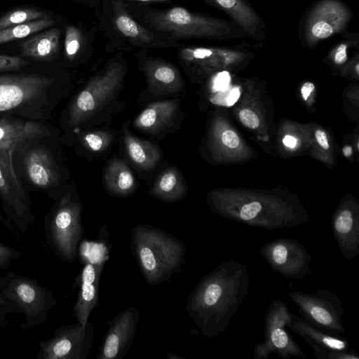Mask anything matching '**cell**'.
Instances as JSON below:
<instances>
[{"label": "cell", "mask_w": 359, "mask_h": 359, "mask_svg": "<svg viewBox=\"0 0 359 359\" xmlns=\"http://www.w3.org/2000/svg\"><path fill=\"white\" fill-rule=\"evenodd\" d=\"M249 284L247 266L234 259L222 262L201 278L185 308L203 337H216L229 328L248 294Z\"/></svg>", "instance_id": "obj_1"}, {"label": "cell", "mask_w": 359, "mask_h": 359, "mask_svg": "<svg viewBox=\"0 0 359 359\" xmlns=\"http://www.w3.org/2000/svg\"><path fill=\"white\" fill-rule=\"evenodd\" d=\"M240 119L247 127L255 129L259 125V120L257 115L252 110L244 109L240 112Z\"/></svg>", "instance_id": "obj_35"}, {"label": "cell", "mask_w": 359, "mask_h": 359, "mask_svg": "<svg viewBox=\"0 0 359 359\" xmlns=\"http://www.w3.org/2000/svg\"><path fill=\"white\" fill-rule=\"evenodd\" d=\"M358 67H359L358 64H356V65H355V71H356V73H357L358 74V72H358V70H359V69H358Z\"/></svg>", "instance_id": "obj_45"}, {"label": "cell", "mask_w": 359, "mask_h": 359, "mask_svg": "<svg viewBox=\"0 0 359 359\" xmlns=\"http://www.w3.org/2000/svg\"><path fill=\"white\" fill-rule=\"evenodd\" d=\"M315 86L311 82H306L303 84L301 88V93L302 97L304 100H306L310 96L311 93L314 90Z\"/></svg>", "instance_id": "obj_40"}, {"label": "cell", "mask_w": 359, "mask_h": 359, "mask_svg": "<svg viewBox=\"0 0 359 359\" xmlns=\"http://www.w3.org/2000/svg\"><path fill=\"white\" fill-rule=\"evenodd\" d=\"M156 30L177 38H219L227 33L226 22L208 18L176 6L147 17Z\"/></svg>", "instance_id": "obj_6"}, {"label": "cell", "mask_w": 359, "mask_h": 359, "mask_svg": "<svg viewBox=\"0 0 359 359\" xmlns=\"http://www.w3.org/2000/svg\"><path fill=\"white\" fill-rule=\"evenodd\" d=\"M259 252L270 268L285 278L301 280L311 274V255L296 239L281 238L269 241Z\"/></svg>", "instance_id": "obj_11"}, {"label": "cell", "mask_w": 359, "mask_h": 359, "mask_svg": "<svg viewBox=\"0 0 359 359\" xmlns=\"http://www.w3.org/2000/svg\"><path fill=\"white\" fill-rule=\"evenodd\" d=\"M343 153L345 156H350L352 154V148L350 146L344 147L343 149Z\"/></svg>", "instance_id": "obj_43"}, {"label": "cell", "mask_w": 359, "mask_h": 359, "mask_svg": "<svg viewBox=\"0 0 359 359\" xmlns=\"http://www.w3.org/2000/svg\"><path fill=\"white\" fill-rule=\"evenodd\" d=\"M82 43L80 31L75 27L69 25L65 29V50L69 59H73L79 53Z\"/></svg>", "instance_id": "obj_31"}, {"label": "cell", "mask_w": 359, "mask_h": 359, "mask_svg": "<svg viewBox=\"0 0 359 359\" xmlns=\"http://www.w3.org/2000/svg\"><path fill=\"white\" fill-rule=\"evenodd\" d=\"M175 101H161L150 104L135 118V128L149 133L162 130L172 121L177 111Z\"/></svg>", "instance_id": "obj_20"}, {"label": "cell", "mask_w": 359, "mask_h": 359, "mask_svg": "<svg viewBox=\"0 0 359 359\" xmlns=\"http://www.w3.org/2000/svg\"><path fill=\"white\" fill-rule=\"evenodd\" d=\"M228 13L248 33L255 34L259 18L254 11L242 0H206Z\"/></svg>", "instance_id": "obj_26"}, {"label": "cell", "mask_w": 359, "mask_h": 359, "mask_svg": "<svg viewBox=\"0 0 359 359\" xmlns=\"http://www.w3.org/2000/svg\"><path fill=\"white\" fill-rule=\"evenodd\" d=\"M288 327L305 341L318 359L359 358L354 351L348 349V341L341 335L321 330L294 313H291Z\"/></svg>", "instance_id": "obj_13"}, {"label": "cell", "mask_w": 359, "mask_h": 359, "mask_svg": "<svg viewBox=\"0 0 359 359\" xmlns=\"http://www.w3.org/2000/svg\"><path fill=\"white\" fill-rule=\"evenodd\" d=\"M82 205L68 194L63 196L47 214L43 229L46 243L61 260L72 264L78 257L84 229Z\"/></svg>", "instance_id": "obj_3"}, {"label": "cell", "mask_w": 359, "mask_h": 359, "mask_svg": "<svg viewBox=\"0 0 359 359\" xmlns=\"http://www.w3.org/2000/svg\"><path fill=\"white\" fill-rule=\"evenodd\" d=\"M128 1H141V2H165L169 0H128Z\"/></svg>", "instance_id": "obj_44"}, {"label": "cell", "mask_w": 359, "mask_h": 359, "mask_svg": "<svg viewBox=\"0 0 359 359\" xmlns=\"http://www.w3.org/2000/svg\"><path fill=\"white\" fill-rule=\"evenodd\" d=\"M111 4L114 25L120 33L137 46L155 42L156 39L153 33L132 18L121 0H111Z\"/></svg>", "instance_id": "obj_22"}, {"label": "cell", "mask_w": 359, "mask_h": 359, "mask_svg": "<svg viewBox=\"0 0 359 359\" xmlns=\"http://www.w3.org/2000/svg\"><path fill=\"white\" fill-rule=\"evenodd\" d=\"M22 253L0 242V269H8L13 261L18 259Z\"/></svg>", "instance_id": "obj_32"}, {"label": "cell", "mask_w": 359, "mask_h": 359, "mask_svg": "<svg viewBox=\"0 0 359 359\" xmlns=\"http://www.w3.org/2000/svg\"><path fill=\"white\" fill-rule=\"evenodd\" d=\"M130 248L144 280L157 285L182 269L186 250L180 240L151 225L133 228Z\"/></svg>", "instance_id": "obj_2"}, {"label": "cell", "mask_w": 359, "mask_h": 359, "mask_svg": "<svg viewBox=\"0 0 359 359\" xmlns=\"http://www.w3.org/2000/svg\"><path fill=\"white\" fill-rule=\"evenodd\" d=\"M140 320L137 307H129L110 322L96 359L122 358L133 344Z\"/></svg>", "instance_id": "obj_15"}, {"label": "cell", "mask_w": 359, "mask_h": 359, "mask_svg": "<svg viewBox=\"0 0 359 359\" xmlns=\"http://www.w3.org/2000/svg\"><path fill=\"white\" fill-rule=\"evenodd\" d=\"M84 262L80 274V290L72 314L77 322L86 326L89 316L99 304V283L109 251L102 243H86Z\"/></svg>", "instance_id": "obj_9"}, {"label": "cell", "mask_w": 359, "mask_h": 359, "mask_svg": "<svg viewBox=\"0 0 359 359\" xmlns=\"http://www.w3.org/2000/svg\"><path fill=\"white\" fill-rule=\"evenodd\" d=\"M53 20L45 18L1 29L0 45L25 38L53 25Z\"/></svg>", "instance_id": "obj_28"}, {"label": "cell", "mask_w": 359, "mask_h": 359, "mask_svg": "<svg viewBox=\"0 0 359 359\" xmlns=\"http://www.w3.org/2000/svg\"><path fill=\"white\" fill-rule=\"evenodd\" d=\"M288 295L306 321L333 334L345 332L343 302L335 293L320 289L313 292L294 290Z\"/></svg>", "instance_id": "obj_7"}, {"label": "cell", "mask_w": 359, "mask_h": 359, "mask_svg": "<svg viewBox=\"0 0 359 359\" xmlns=\"http://www.w3.org/2000/svg\"><path fill=\"white\" fill-rule=\"evenodd\" d=\"M124 142L128 156L137 166L151 170L158 163L161 158L159 148L150 142L135 137L127 128L124 130Z\"/></svg>", "instance_id": "obj_23"}, {"label": "cell", "mask_w": 359, "mask_h": 359, "mask_svg": "<svg viewBox=\"0 0 359 359\" xmlns=\"http://www.w3.org/2000/svg\"><path fill=\"white\" fill-rule=\"evenodd\" d=\"M112 135L107 131H93L83 137L84 145L93 151L104 150L111 143Z\"/></svg>", "instance_id": "obj_30"}, {"label": "cell", "mask_w": 359, "mask_h": 359, "mask_svg": "<svg viewBox=\"0 0 359 359\" xmlns=\"http://www.w3.org/2000/svg\"><path fill=\"white\" fill-rule=\"evenodd\" d=\"M60 29L53 28L21 43V55L37 61L55 59L58 53Z\"/></svg>", "instance_id": "obj_21"}, {"label": "cell", "mask_w": 359, "mask_h": 359, "mask_svg": "<svg viewBox=\"0 0 359 359\" xmlns=\"http://www.w3.org/2000/svg\"><path fill=\"white\" fill-rule=\"evenodd\" d=\"M8 313L20 314V311L15 304L0 291V328H4L8 325Z\"/></svg>", "instance_id": "obj_33"}, {"label": "cell", "mask_w": 359, "mask_h": 359, "mask_svg": "<svg viewBox=\"0 0 359 359\" xmlns=\"http://www.w3.org/2000/svg\"><path fill=\"white\" fill-rule=\"evenodd\" d=\"M0 291L24 314L26 327L43 323L57 304L52 292L36 279L14 271L0 275Z\"/></svg>", "instance_id": "obj_4"}, {"label": "cell", "mask_w": 359, "mask_h": 359, "mask_svg": "<svg viewBox=\"0 0 359 359\" xmlns=\"http://www.w3.org/2000/svg\"><path fill=\"white\" fill-rule=\"evenodd\" d=\"M104 180L108 190L116 195H128L135 187V178L130 169L118 159L109 163L104 174Z\"/></svg>", "instance_id": "obj_24"}, {"label": "cell", "mask_w": 359, "mask_h": 359, "mask_svg": "<svg viewBox=\"0 0 359 359\" xmlns=\"http://www.w3.org/2000/svg\"><path fill=\"white\" fill-rule=\"evenodd\" d=\"M93 326L79 322L62 325L51 338L39 342L37 359H86L93 346Z\"/></svg>", "instance_id": "obj_10"}, {"label": "cell", "mask_w": 359, "mask_h": 359, "mask_svg": "<svg viewBox=\"0 0 359 359\" xmlns=\"http://www.w3.org/2000/svg\"><path fill=\"white\" fill-rule=\"evenodd\" d=\"M24 165L29 180L39 188H51L59 182L60 175L57 164L44 147H36L27 151Z\"/></svg>", "instance_id": "obj_18"}, {"label": "cell", "mask_w": 359, "mask_h": 359, "mask_svg": "<svg viewBox=\"0 0 359 359\" xmlns=\"http://www.w3.org/2000/svg\"><path fill=\"white\" fill-rule=\"evenodd\" d=\"M229 81L230 76L228 72H222L215 79L214 87L217 90L223 91L228 88Z\"/></svg>", "instance_id": "obj_38"}, {"label": "cell", "mask_w": 359, "mask_h": 359, "mask_svg": "<svg viewBox=\"0 0 359 359\" xmlns=\"http://www.w3.org/2000/svg\"><path fill=\"white\" fill-rule=\"evenodd\" d=\"M348 46V43H344L336 47L334 51V61L337 65H341L346 61Z\"/></svg>", "instance_id": "obj_37"}, {"label": "cell", "mask_w": 359, "mask_h": 359, "mask_svg": "<svg viewBox=\"0 0 359 359\" xmlns=\"http://www.w3.org/2000/svg\"><path fill=\"white\" fill-rule=\"evenodd\" d=\"M283 144L290 148H294L297 145V139L291 135H286L283 140Z\"/></svg>", "instance_id": "obj_42"}, {"label": "cell", "mask_w": 359, "mask_h": 359, "mask_svg": "<svg viewBox=\"0 0 359 359\" xmlns=\"http://www.w3.org/2000/svg\"><path fill=\"white\" fill-rule=\"evenodd\" d=\"M0 197L8 218L25 233L34 221L30 201L13 168V158L0 153Z\"/></svg>", "instance_id": "obj_12"}, {"label": "cell", "mask_w": 359, "mask_h": 359, "mask_svg": "<svg viewBox=\"0 0 359 359\" xmlns=\"http://www.w3.org/2000/svg\"><path fill=\"white\" fill-rule=\"evenodd\" d=\"M45 18H48V15L42 11L29 8L18 9L0 18V30Z\"/></svg>", "instance_id": "obj_29"}, {"label": "cell", "mask_w": 359, "mask_h": 359, "mask_svg": "<svg viewBox=\"0 0 359 359\" xmlns=\"http://www.w3.org/2000/svg\"><path fill=\"white\" fill-rule=\"evenodd\" d=\"M222 143L229 148H236L239 143L237 135L230 130H226L222 135Z\"/></svg>", "instance_id": "obj_36"}, {"label": "cell", "mask_w": 359, "mask_h": 359, "mask_svg": "<svg viewBox=\"0 0 359 359\" xmlns=\"http://www.w3.org/2000/svg\"><path fill=\"white\" fill-rule=\"evenodd\" d=\"M316 138L318 144L324 149H329V143L325 133L323 130H318L316 132Z\"/></svg>", "instance_id": "obj_39"}, {"label": "cell", "mask_w": 359, "mask_h": 359, "mask_svg": "<svg viewBox=\"0 0 359 359\" xmlns=\"http://www.w3.org/2000/svg\"><path fill=\"white\" fill-rule=\"evenodd\" d=\"M48 134V128L36 122L6 117L0 118V153L13 157L19 144Z\"/></svg>", "instance_id": "obj_17"}, {"label": "cell", "mask_w": 359, "mask_h": 359, "mask_svg": "<svg viewBox=\"0 0 359 359\" xmlns=\"http://www.w3.org/2000/svg\"><path fill=\"white\" fill-rule=\"evenodd\" d=\"M124 76L123 66L111 63L76 96L69 109V125L77 126L93 116L114 96Z\"/></svg>", "instance_id": "obj_8"}, {"label": "cell", "mask_w": 359, "mask_h": 359, "mask_svg": "<svg viewBox=\"0 0 359 359\" xmlns=\"http://www.w3.org/2000/svg\"><path fill=\"white\" fill-rule=\"evenodd\" d=\"M146 72L150 82L163 88L176 89L180 81L177 69L162 61H150L146 65Z\"/></svg>", "instance_id": "obj_27"}, {"label": "cell", "mask_w": 359, "mask_h": 359, "mask_svg": "<svg viewBox=\"0 0 359 359\" xmlns=\"http://www.w3.org/2000/svg\"><path fill=\"white\" fill-rule=\"evenodd\" d=\"M240 96V90L238 88H234L229 94L226 98V105L231 106L238 100Z\"/></svg>", "instance_id": "obj_41"}, {"label": "cell", "mask_w": 359, "mask_h": 359, "mask_svg": "<svg viewBox=\"0 0 359 359\" xmlns=\"http://www.w3.org/2000/svg\"><path fill=\"white\" fill-rule=\"evenodd\" d=\"M291 313L282 300L271 302L264 316V340L254 349L255 359H269L272 354L283 359L306 358L287 330Z\"/></svg>", "instance_id": "obj_5"}, {"label": "cell", "mask_w": 359, "mask_h": 359, "mask_svg": "<svg viewBox=\"0 0 359 359\" xmlns=\"http://www.w3.org/2000/svg\"><path fill=\"white\" fill-rule=\"evenodd\" d=\"M332 231L342 256L351 260L359 254V219L353 209L341 208L334 215Z\"/></svg>", "instance_id": "obj_19"}, {"label": "cell", "mask_w": 359, "mask_h": 359, "mask_svg": "<svg viewBox=\"0 0 359 359\" xmlns=\"http://www.w3.org/2000/svg\"><path fill=\"white\" fill-rule=\"evenodd\" d=\"M185 194V185L179 172L174 168L164 170L156 180L152 194L165 201L181 199Z\"/></svg>", "instance_id": "obj_25"}, {"label": "cell", "mask_w": 359, "mask_h": 359, "mask_svg": "<svg viewBox=\"0 0 359 359\" xmlns=\"http://www.w3.org/2000/svg\"><path fill=\"white\" fill-rule=\"evenodd\" d=\"M349 12L341 3L334 0L320 2L311 13L306 26L309 45L327 39L346 27Z\"/></svg>", "instance_id": "obj_16"}, {"label": "cell", "mask_w": 359, "mask_h": 359, "mask_svg": "<svg viewBox=\"0 0 359 359\" xmlns=\"http://www.w3.org/2000/svg\"><path fill=\"white\" fill-rule=\"evenodd\" d=\"M29 65V62L18 56L0 55V72L16 71Z\"/></svg>", "instance_id": "obj_34"}, {"label": "cell", "mask_w": 359, "mask_h": 359, "mask_svg": "<svg viewBox=\"0 0 359 359\" xmlns=\"http://www.w3.org/2000/svg\"><path fill=\"white\" fill-rule=\"evenodd\" d=\"M55 79L36 74L0 75V112L12 111L39 98Z\"/></svg>", "instance_id": "obj_14"}]
</instances>
